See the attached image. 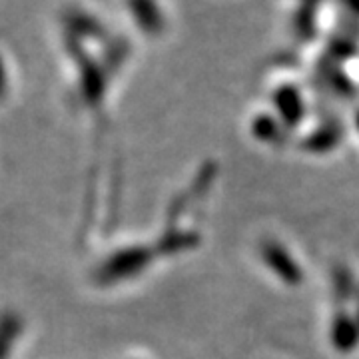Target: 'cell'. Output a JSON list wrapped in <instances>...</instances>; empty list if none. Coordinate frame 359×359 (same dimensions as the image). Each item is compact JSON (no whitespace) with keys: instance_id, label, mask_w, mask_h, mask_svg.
I'll list each match as a JSON object with an SVG mask.
<instances>
[{"instance_id":"6da1fadb","label":"cell","mask_w":359,"mask_h":359,"mask_svg":"<svg viewBox=\"0 0 359 359\" xmlns=\"http://www.w3.org/2000/svg\"><path fill=\"white\" fill-rule=\"evenodd\" d=\"M262 254H264V259H266V264H268L269 268L273 269L280 278H282L285 283H297L299 282V278H302V271L299 268L295 266V262L292 259V256L283 250L282 245L278 244H266L264 245V250H262Z\"/></svg>"},{"instance_id":"7a4b0ae2","label":"cell","mask_w":359,"mask_h":359,"mask_svg":"<svg viewBox=\"0 0 359 359\" xmlns=\"http://www.w3.org/2000/svg\"><path fill=\"white\" fill-rule=\"evenodd\" d=\"M334 339L337 346L341 349H349V347L355 346V339H358V334H355V327L349 320H344L337 323L334 332Z\"/></svg>"}]
</instances>
